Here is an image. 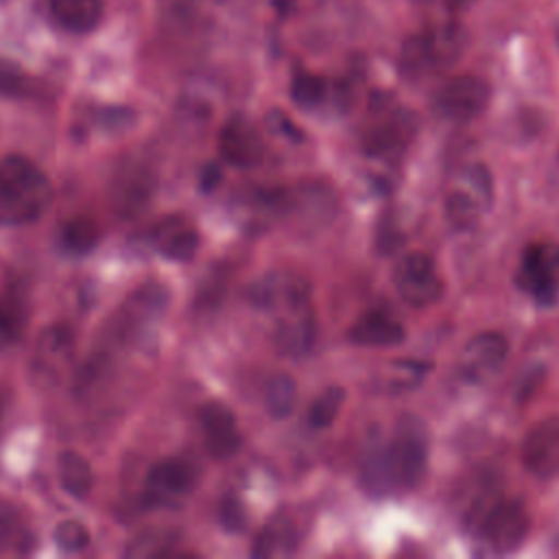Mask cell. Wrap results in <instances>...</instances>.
I'll use <instances>...</instances> for the list:
<instances>
[{"mask_svg": "<svg viewBox=\"0 0 559 559\" xmlns=\"http://www.w3.org/2000/svg\"><path fill=\"white\" fill-rule=\"evenodd\" d=\"M426 463V430L417 419L404 417L384 445H376L367 452L360 467V480L373 496L406 491L424 478Z\"/></svg>", "mask_w": 559, "mask_h": 559, "instance_id": "obj_1", "label": "cell"}, {"mask_svg": "<svg viewBox=\"0 0 559 559\" xmlns=\"http://www.w3.org/2000/svg\"><path fill=\"white\" fill-rule=\"evenodd\" d=\"M52 201L48 177L26 157L9 155L0 162V223L26 225L39 218Z\"/></svg>", "mask_w": 559, "mask_h": 559, "instance_id": "obj_2", "label": "cell"}, {"mask_svg": "<svg viewBox=\"0 0 559 559\" xmlns=\"http://www.w3.org/2000/svg\"><path fill=\"white\" fill-rule=\"evenodd\" d=\"M467 46V33L456 20L430 24L411 35L400 52V70L408 79H417L456 63Z\"/></svg>", "mask_w": 559, "mask_h": 559, "instance_id": "obj_3", "label": "cell"}, {"mask_svg": "<svg viewBox=\"0 0 559 559\" xmlns=\"http://www.w3.org/2000/svg\"><path fill=\"white\" fill-rule=\"evenodd\" d=\"M493 203V181L483 164L467 166L445 197V216L459 229H472Z\"/></svg>", "mask_w": 559, "mask_h": 559, "instance_id": "obj_4", "label": "cell"}, {"mask_svg": "<svg viewBox=\"0 0 559 559\" xmlns=\"http://www.w3.org/2000/svg\"><path fill=\"white\" fill-rule=\"evenodd\" d=\"M528 528L531 515L526 507L515 498H500L496 507L485 515L474 535L480 544V552L507 555L524 542Z\"/></svg>", "mask_w": 559, "mask_h": 559, "instance_id": "obj_5", "label": "cell"}, {"mask_svg": "<svg viewBox=\"0 0 559 559\" xmlns=\"http://www.w3.org/2000/svg\"><path fill=\"white\" fill-rule=\"evenodd\" d=\"M413 111L397 105H378L362 129V148L376 157L402 153L415 133Z\"/></svg>", "mask_w": 559, "mask_h": 559, "instance_id": "obj_6", "label": "cell"}, {"mask_svg": "<svg viewBox=\"0 0 559 559\" xmlns=\"http://www.w3.org/2000/svg\"><path fill=\"white\" fill-rule=\"evenodd\" d=\"M515 284L537 304H552L559 297V245L533 242L524 249Z\"/></svg>", "mask_w": 559, "mask_h": 559, "instance_id": "obj_7", "label": "cell"}, {"mask_svg": "<svg viewBox=\"0 0 559 559\" xmlns=\"http://www.w3.org/2000/svg\"><path fill=\"white\" fill-rule=\"evenodd\" d=\"M489 98L491 90L487 81L474 74H461L443 81L437 87L432 96V107L439 116L448 120L467 122L485 111Z\"/></svg>", "mask_w": 559, "mask_h": 559, "instance_id": "obj_8", "label": "cell"}, {"mask_svg": "<svg viewBox=\"0 0 559 559\" xmlns=\"http://www.w3.org/2000/svg\"><path fill=\"white\" fill-rule=\"evenodd\" d=\"M393 284L400 297L415 308L435 304L443 293L441 275L430 255L421 251L406 253L393 269Z\"/></svg>", "mask_w": 559, "mask_h": 559, "instance_id": "obj_9", "label": "cell"}, {"mask_svg": "<svg viewBox=\"0 0 559 559\" xmlns=\"http://www.w3.org/2000/svg\"><path fill=\"white\" fill-rule=\"evenodd\" d=\"M507 352L509 345L500 332H478L463 345L459 371L467 382L483 384L502 369Z\"/></svg>", "mask_w": 559, "mask_h": 559, "instance_id": "obj_10", "label": "cell"}, {"mask_svg": "<svg viewBox=\"0 0 559 559\" xmlns=\"http://www.w3.org/2000/svg\"><path fill=\"white\" fill-rule=\"evenodd\" d=\"M275 310L277 317L273 325V345L277 352L284 356L306 354L314 341V314L310 299L290 301Z\"/></svg>", "mask_w": 559, "mask_h": 559, "instance_id": "obj_11", "label": "cell"}, {"mask_svg": "<svg viewBox=\"0 0 559 559\" xmlns=\"http://www.w3.org/2000/svg\"><path fill=\"white\" fill-rule=\"evenodd\" d=\"M197 480V472L190 463L181 459H164L157 461L144 483V504L148 507H162L173 504L179 498H183Z\"/></svg>", "mask_w": 559, "mask_h": 559, "instance_id": "obj_12", "label": "cell"}, {"mask_svg": "<svg viewBox=\"0 0 559 559\" xmlns=\"http://www.w3.org/2000/svg\"><path fill=\"white\" fill-rule=\"evenodd\" d=\"M522 463L528 474L550 478L559 474V419L546 417L535 424L522 443Z\"/></svg>", "mask_w": 559, "mask_h": 559, "instance_id": "obj_13", "label": "cell"}, {"mask_svg": "<svg viewBox=\"0 0 559 559\" xmlns=\"http://www.w3.org/2000/svg\"><path fill=\"white\" fill-rule=\"evenodd\" d=\"M221 157L238 168H251L260 164L264 155V142L258 129L245 116H231L218 135Z\"/></svg>", "mask_w": 559, "mask_h": 559, "instance_id": "obj_14", "label": "cell"}, {"mask_svg": "<svg viewBox=\"0 0 559 559\" xmlns=\"http://www.w3.org/2000/svg\"><path fill=\"white\" fill-rule=\"evenodd\" d=\"M205 448L214 459H229L240 448V432L234 413L221 402H207L199 411Z\"/></svg>", "mask_w": 559, "mask_h": 559, "instance_id": "obj_15", "label": "cell"}, {"mask_svg": "<svg viewBox=\"0 0 559 559\" xmlns=\"http://www.w3.org/2000/svg\"><path fill=\"white\" fill-rule=\"evenodd\" d=\"M155 188V177L148 166L131 164L124 166L114 179V203L122 214H135L151 199Z\"/></svg>", "mask_w": 559, "mask_h": 559, "instance_id": "obj_16", "label": "cell"}, {"mask_svg": "<svg viewBox=\"0 0 559 559\" xmlns=\"http://www.w3.org/2000/svg\"><path fill=\"white\" fill-rule=\"evenodd\" d=\"M153 245L168 260L188 262L199 249V234L186 218L168 216L155 225Z\"/></svg>", "mask_w": 559, "mask_h": 559, "instance_id": "obj_17", "label": "cell"}, {"mask_svg": "<svg viewBox=\"0 0 559 559\" xmlns=\"http://www.w3.org/2000/svg\"><path fill=\"white\" fill-rule=\"evenodd\" d=\"M347 336L352 343L362 347H393L404 341L406 330L397 319L389 317L386 312L371 310L354 321Z\"/></svg>", "mask_w": 559, "mask_h": 559, "instance_id": "obj_18", "label": "cell"}, {"mask_svg": "<svg viewBox=\"0 0 559 559\" xmlns=\"http://www.w3.org/2000/svg\"><path fill=\"white\" fill-rule=\"evenodd\" d=\"M500 489L498 483L491 474H480L472 483L465 485V491H461V502H459V513H461V524L465 531L472 535L485 520V515L496 507L500 500Z\"/></svg>", "mask_w": 559, "mask_h": 559, "instance_id": "obj_19", "label": "cell"}, {"mask_svg": "<svg viewBox=\"0 0 559 559\" xmlns=\"http://www.w3.org/2000/svg\"><path fill=\"white\" fill-rule=\"evenodd\" d=\"M299 544V526L290 513L275 515L255 537L251 555L258 559L293 555Z\"/></svg>", "mask_w": 559, "mask_h": 559, "instance_id": "obj_20", "label": "cell"}, {"mask_svg": "<svg viewBox=\"0 0 559 559\" xmlns=\"http://www.w3.org/2000/svg\"><path fill=\"white\" fill-rule=\"evenodd\" d=\"M72 354V334L68 328L63 325H52L46 328L37 341V349H35V362L33 367L37 369L39 376L46 378H55L63 365L68 362Z\"/></svg>", "mask_w": 559, "mask_h": 559, "instance_id": "obj_21", "label": "cell"}, {"mask_svg": "<svg viewBox=\"0 0 559 559\" xmlns=\"http://www.w3.org/2000/svg\"><path fill=\"white\" fill-rule=\"evenodd\" d=\"M55 22L70 33H87L103 17V0H50Z\"/></svg>", "mask_w": 559, "mask_h": 559, "instance_id": "obj_22", "label": "cell"}, {"mask_svg": "<svg viewBox=\"0 0 559 559\" xmlns=\"http://www.w3.org/2000/svg\"><path fill=\"white\" fill-rule=\"evenodd\" d=\"M297 402V384L288 373H275L264 386V406L273 419H284L293 413Z\"/></svg>", "mask_w": 559, "mask_h": 559, "instance_id": "obj_23", "label": "cell"}, {"mask_svg": "<svg viewBox=\"0 0 559 559\" xmlns=\"http://www.w3.org/2000/svg\"><path fill=\"white\" fill-rule=\"evenodd\" d=\"M59 480L70 496L85 498L92 489V467L81 454L63 452L59 456Z\"/></svg>", "mask_w": 559, "mask_h": 559, "instance_id": "obj_24", "label": "cell"}, {"mask_svg": "<svg viewBox=\"0 0 559 559\" xmlns=\"http://www.w3.org/2000/svg\"><path fill=\"white\" fill-rule=\"evenodd\" d=\"M98 238H100L98 223L90 216H76L63 225L59 242L68 253L83 255L96 247Z\"/></svg>", "mask_w": 559, "mask_h": 559, "instance_id": "obj_25", "label": "cell"}, {"mask_svg": "<svg viewBox=\"0 0 559 559\" xmlns=\"http://www.w3.org/2000/svg\"><path fill=\"white\" fill-rule=\"evenodd\" d=\"M26 321V297L17 290H4L0 295V349L17 338Z\"/></svg>", "mask_w": 559, "mask_h": 559, "instance_id": "obj_26", "label": "cell"}, {"mask_svg": "<svg viewBox=\"0 0 559 559\" xmlns=\"http://www.w3.org/2000/svg\"><path fill=\"white\" fill-rule=\"evenodd\" d=\"M343 397H345V391L341 386H336V384L323 389L312 400V404L308 408V424L312 428H328L334 421V417L338 415Z\"/></svg>", "mask_w": 559, "mask_h": 559, "instance_id": "obj_27", "label": "cell"}, {"mask_svg": "<svg viewBox=\"0 0 559 559\" xmlns=\"http://www.w3.org/2000/svg\"><path fill=\"white\" fill-rule=\"evenodd\" d=\"M328 94V85L321 76L317 74H297L290 83V98L299 105V107H306V109H312L317 105L323 103Z\"/></svg>", "mask_w": 559, "mask_h": 559, "instance_id": "obj_28", "label": "cell"}, {"mask_svg": "<svg viewBox=\"0 0 559 559\" xmlns=\"http://www.w3.org/2000/svg\"><path fill=\"white\" fill-rule=\"evenodd\" d=\"M426 373H428L426 362L395 360L389 365V378L384 382L391 391H408V389L417 386Z\"/></svg>", "mask_w": 559, "mask_h": 559, "instance_id": "obj_29", "label": "cell"}, {"mask_svg": "<svg viewBox=\"0 0 559 559\" xmlns=\"http://www.w3.org/2000/svg\"><path fill=\"white\" fill-rule=\"evenodd\" d=\"M55 544L66 552H79L90 544L87 528L76 520H63L55 526Z\"/></svg>", "mask_w": 559, "mask_h": 559, "instance_id": "obj_30", "label": "cell"}, {"mask_svg": "<svg viewBox=\"0 0 559 559\" xmlns=\"http://www.w3.org/2000/svg\"><path fill=\"white\" fill-rule=\"evenodd\" d=\"M26 87V76L22 70L9 61H0V92L2 94H22Z\"/></svg>", "mask_w": 559, "mask_h": 559, "instance_id": "obj_31", "label": "cell"}, {"mask_svg": "<svg viewBox=\"0 0 559 559\" xmlns=\"http://www.w3.org/2000/svg\"><path fill=\"white\" fill-rule=\"evenodd\" d=\"M96 120L107 131H124L133 122V111L124 107H107L98 114Z\"/></svg>", "mask_w": 559, "mask_h": 559, "instance_id": "obj_32", "label": "cell"}, {"mask_svg": "<svg viewBox=\"0 0 559 559\" xmlns=\"http://www.w3.org/2000/svg\"><path fill=\"white\" fill-rule=\"evenodd\" d=\"M218 518L227 531H240L245 526V509L236 498H225L221 502Z\"/></svg>", "mask_w": 559, "mask_h": 559, "instance_id": "obj_33", "label": "cell"}, {"mask_svg": "<svg viewBox=\"0 0 559 559\" xmlns=\"http://www.w3.org/2000/svg\"><path fill=\"white\" fill-rule=\"evenodd\" d=\"M269 124H271L275 131H282L288 140H299V138H301V133L297 131V127H295L280 109H275V111L269 114Z\"/></svg>", "mask_w": 559, "mask_h": 559, "instance_id": "obj_34", "label": "cell"}, {"mask_svg": "<svg viewBox=\"0 0 559 559\" xmlns=\"http://www.w3.org/2000/svg\"><path fill=\"white\" fill-rule=\"evenodd\" d=\"M221 183V168L216 164H207L201 173V190L212 192Z\"/></svg>", "mask_w": 559, "mask_h": 559, "instance_id": "obj_35", "label": "cell"}, {"mask_svg": "<svg viewBox=\"0 0 559 559\" xmlns=\"http://www.w3.org/2000/svg\"><path fill=\"white\" fill-rule=\"evenodd\" d=\"M439 2L445 7V11L461 13V11H467L476 0H439Z\"/></svg>", "mask_w": 559, "mask_h": 559, "instance_id": "obj_36", "label": "cell"}, {"mask_svg": "<svg viewBox=\"0 0 559 559\" xmlns=\"http://www.w3.org/2000/svg\"><path fill=\"white\" fill-rule=\"evenodd\" d=\"M11 533H13L11 522H9L4 515H0V550H4V548L9 546V542H11Z\"/></svg>", "mask_w": 559, "mask_h": 559, "instance_id": "obj_37", "label": "cell"}, {"mask_svg": "<svg viewBox=\"0 0 559 559\" xmlns=\"http://www.w3.org/2000/svg\"><path fill=\"white\" fill-rule=\"evenodd\" d=\"M557 44H559V26H557Z\"/></svg>", "mask_w": 559, "mask_h": 559, "instance_id": "obj_38", "label": "cell"}, {"mask_svg": "<svg viewBox=\"0 0 559 559\" xmlns=\"http://www.w3.org/2000/svg\"><path fill=\"white\" fill-rule=\"evenodd\" d=\"M0 413H2V400H0Z\"/></svg>", "mask_w": 559, "mask_h": 559, "instance_id": "obj_39", "label": "cell"}]
</instances>
